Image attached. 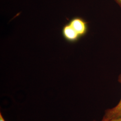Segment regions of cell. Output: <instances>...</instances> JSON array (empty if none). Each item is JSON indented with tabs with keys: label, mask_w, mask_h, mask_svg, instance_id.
<instances>
[{
	"label": "cell",
	"mask_w": 121,
	"mask_h": 121,
	"mask_svg": "<svg viewBox=\"0 0 121 121\" xmlns=\"http://www.w3.org/2000/svg\"><path fill=\"white\" fill-rule=\"evenodd\" d=\"M68 23L81 38L87 34L88 31V22L82 17H73L70 19Z\"/></svg>",
	"instance_id": "1"
},
{
	"label": "cell",
	"mask_w": 121,
	"mask_h": 121,
	"mask_svg": "<svg viewBox=\"0 0 121 121\" xmlns=\"http://www.w3.org/2000/svg\"><path fill=\"white\" fill-rule=\"evenodd\" d=\"M118 81L121 84V73L118 77ZM121 118V98L116 106L104 111L102 119L111 120Z\"/></svg>",
	"instance_id": "2"
},
{
	"label": "cell",
	"mask_w": 121,
	"mask_h": 121,
	"mask_svg": "<svg viewBox=\"0 0 121 121\" xmlns=\"http://www.w3.org/2000/svg\"><path fill=\"white\" fill-rule=\"evenodd\" d=\"M61 34L66 41L69 43H76L81 37L68 22L63 26Z\"/></svg>",
	"instance_id": "3"
},
{
	"label": "cell",
	"mask_w": 121,
	"mask_h": 121,
	"mask_svg": "<svg viewBox=\"0 0 121 121\" xmlns=\"http://www.w3.org/2000/svg\"><path fill=\"white\" fill-rule=\"evenodd\" d=\"M0 121H6L4 120L1 112H0Z\"/></svg>",
	"instance_id": "4"
},
{
	"label": "cell",
	"mask_w": 121,
	"mask_h": 121,
	"mask_svg": "<svg viewBox=\"0 0 121 121\" xmlns=\"http://www.w3.org/2000/svg\"><path fill=\"white\" fill-rule=\"evenodd\" d=\"M117 4L119 5L121 8V0H115Z\"/></svg>",
	"instance_id": "5"
},
{
	"label": "cell",
	"mask_w": 121,
	"mask_h": 121,
	"mask_svg": "<svg viewBox=\"0 0 121 121\" xmlns=\"http://www.w3.org/2000/svg\"><path fill=\"white\" fill-rule=\"evenodd\" d=\"M101 121H121V118L117 119H115V120H104V119H102Z\"/></svg>",
	"instance_id": "6"
},
{
	"label": "cell",
	"mask_w": 121,
	"mask_h": 121,
	"mask_svg": "<svg viewBox=\"0 0 121 121\" xmlns=\"http://www.w3.org/2000/svg\"><path fill=\"white\" fill-rule=\"evenodd\" d=\"M96 121V120H93V121Z\"/></svg>",
	"instance_id": "7"
}]
</instances>
